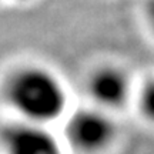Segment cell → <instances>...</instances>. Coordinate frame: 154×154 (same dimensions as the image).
I'll list each match as a JSON object with an SVG mask.
<instances>
[{"instance_id":"obj_1","label":"cell","mask_w":154,"mask_h":154,"mask_svg":"<svg viewBox=\"0 0 154 154\" xmlns=\"http://www.w3.org/2000/svg\"><path fill=\"white\" fill-rule=\"evenodd\" d=\"M3 96L20 120L47 126L67 110V91L60 77L40 64L14 67L5 80Z\"/></svg>"},{"instance_id":"obj_7","label":"cell","mask_w":154,"mask_h":154,"mask_svg":"<svg viewBox=\"0 0 154 154\" xmlns=\"http://www.w3.org/2000/svg\"><path fill=\"white\" fill-rule=\"evenodd\" d=\"M16 2H24V0H16Z\"/></svg>"},{"instance_id":"obj_3","label":"cell","mask_w":154,"mask_h":154,"mask_svg":"<svg viewBox=\"0 0 154 154\" xmlns=\"http://www.w3.org/2000/svg\"><path fill=\"white\" fill-rule=\"evenodd\" d=\"M86 91L93 106L106 111L119 110L130 100L131 79L123 67L104 63L88 73Z\"/></svg>"},{"instance_id":"obj_4","label":"cell","mask_w":154,"mask_h":154,"mask_svg":"<svg viewBox=\"0 0 154 154\" xmlns=\"http://www.w3.org/2000/svg\"><path fill=\"white\" fill-rule=\"evenodd\" d=\"M3 154H64L61 143L46 126L11 121L2 130Z\"/></svg>"},{"instance_id":"obj_2","label":"cell","mask_w":154,"mask_h":154,"mask_svg":"<svg viewBox=\"0 0 154 154\" xmlns=\"http://www.w3.org/2000/svg\"><path fill=\"white\" fill-rule=\"evenodd\" d=\"M117 126L109 111L96 106L82 107L69 116L64 124L67 144L79 154H101L110 149Z\"/></svg>"},{"instance_id":"obj_5","label":"cell","mask_w":154,"mask_h":154,"mask_svg":"<svg viewBox=\"0 0 154 154\" xmlns=\"http://www.w3.org/2000/svg\"><path fill=\"white\" fill-rule=\"evenodd\" d=\"M138 110L146 120L154 124V77L149 79L138 91Z\"/></svg>"},{"instance_id":"obj_6","label":"cell","mask_w":154,"mask_h":154,"mask_svg":"<svg viewBox=\"0 0 154 154\" xmlns=\"http://www.w3.org/2000/svg\"><path fill=\"white\" fill-rule=\"evenodd\" d=\"M144 19L147 27L154 36V0H147L144 5Z\"/></svg>"}]
</instances>
